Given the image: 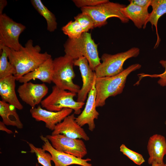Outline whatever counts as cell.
<instances>
[{"instance_id": "obj_1", "label": "cell", "mask_w": 166, "mask_h": 166, "mask_svg": "<svg viewBox=\"0 0 166 166\" xmlns=\"http://www.w3.org/2000/svg\"><path fill=\"white\" fill-rule=\"evenodd\" d=\"M7 49L8 60L16 70V73L14 76L16 81L33 71L48 59L52 58L51 55L46 52L41 53V47L38 45L34 46L31 39L28 40L25 46L22 45L18 50L8 47Z\"/></svg>"}, {"instance_id": "obj_2", "label": "cell", "mask_w": 166, "mask_h": 166, "mask_svg": "<svg viewBox=\"0 0 166 166\" xmlns=\"http://www.w3.org/2000/svg\"><path fill=\"white\" fill-rule=\"evenodd\" d=\"M141 65L136 63L128 66L121 73L112 77H97L95 86L96 90L97 107L105 104L106 100L121 93L125 87L127 77L132 72L139 69Z\"/></svg>"}, {"instance_id": "obj_3", "label": "cell", "mask_w": 166, "mask_h": 166, "mask_svg": "<svg viewBox=\"0 0 166 166\" xmlns=\"http://www.w3.org/2000/svg\"><path fill=\"white\" fill-rule=\"evenodd\" d=\"M65 54L74 60L81 57L88 60L90 67L94 71L101 62L99 56L98 45L92 38L90 33L83 32L76 39L68 38L64 44Z\"/></svg>"}, {"instance_id": "obj_4", "label": "cell", "mask_w": 166, "mask_h": 166, "mask_svg": "<svg viewBox=\"0 0 166 166\" xmlns=\"http://www.w3.org/2000/svg\"><path fill=\"white\" fill-rule=\"evenodd\" d=\"M73 62L74 60L65 54L53 60L52 82L61 89L77 93L81 88L73 81L75 76Z\"/></svg>"}, {"instance_id": "obj_5", "label": "cell", "mask_w": 166, "mask_h": 166, "mask_svg": "<svg viewBox=\"0 0 166 166\" xmlns=\"http://www.w3.org/2000/svg\"><path fill=\"white\" fill-rule=\"evenodd\" d=\"M140 53L138 48L133 47L115 54H103L101 58L102 62L94 70L97 77H112L119 74L124 69L123 66L124 62L130 58L136 57Z\"/></svg>"}, {"instance_id": "obj_6", "label": "cell", "mask_w": 166, "mask_h": 166, "mask_svg": "<svg viewBox=\"0 0 166 166\" xmlns=\"http://www.w3.org/2000/svg\"><path fill=\"white\" fill-rule=\"evenodd\" d=\"M76 93L61 89L55 85L52 87L51 93L43 100L40 104L42 107L53 112H58L65 108L74 111V113L80 114L85 102L74 101Z\"/></svg>"}, {"instance_id": "obj_7", "label": "cell", "mask_w": 166, "mask_h": 166, "mask_svg": "<svg viewBox=\"0 0 166 166\" xmlns=\"http://www.w3.org/2000/svg\"><path fill=\"white\" fill-rule=\"evenodd\" d=\"M126 5L109 1L100 5L93 7H84L81 8V12L89 15L93 19L95 28L100 27L107 23V19L111 17L119 18L124 23L128 22L129 20L123 16L121 9Z\"/></svg>"}, {"instance_id": "obj_8", "label": "cell", "mask_w": 166, "mask_h": 166, "mask_svg": "<svg viewBox=\"0 0 166 166\" xmlns=\"http://www.w3.org/2000/svg\"><path fill=\"white\" fill-rule=\"evenodd\" d=\"M26 29L25 26L14 21L5 14L0 15V46L19 50L22 46L19 37Z\"/></svg>"}, {"instance_id": "obj_9", "label": "cell", "mask_w": 166, "mask_h": 166, "mask_svg": "<svg viewBox=\"0 0 166 166\" xmlns=\"http://www.w3.org/2000/svg\"><path fill=\"white\" fill-rule=\"evenodd\" d=\"M53 147L57 150L83 158L87 154L85 144L81 139H73L63 135H47Z\"/></svg>"}, {"instance_id": "obj_10", "label": "cell", "mask_w": 166, "mask_h": 166, "mask_svg": "<svg viewBox=\"0 0 166 166\" xmlns=\"http://www.w3.org/2000/svg\"><path fill=\"white\" fill-rule=\"evenodd\" d=\"M48 91V88L44 83L34 84L31 82L23 83L17 89L20 99L31 108L41 103Z\"/></svg>"}, {"instance_id": "obj_11", "label": "cell", "mask_w": 166, "mask_h": 166, "mask_svg": "<svg viewBox=\"0 0 166 166\" xmlns=\"http://www.w3.org/2000/svg\"><path fill=\"white\" fill-rule=\"evenodd\" d=\"M40 138L43 142L42 148L51 154L52 161L54 162L55 166H68L73 164L93 166L91 164L88 163L91 160L90 158H80L69 154L58 151L53 147L46 136L41 135Z\"/></svg>"}, {"instance_id": "obj_12", "label": "cell", "mask_w": 166, "mask_h": 166, "mask_svg": "<svg viewBox=\"0 0 166 166\" xmlns=\"http://www.w3.org/2000/svg\"><path fill=\"white\" fill-rule=\"evenodd\" d=\"M73 110L71 109L65 108L58 112L51 111L43 109L39 105L37 107L31 108L30 112L36 121L44 122L45 127L53 131L56 125L70 115Z\"/></svg>"}, {"instance_id": "obj_13", "label": "cell", "mask_w": 166, "mask_h": 166, "mask_svg": "<svg viewBox=\"0 0 166 166\" xmlns=\"http://www.w3.org/2000/svg\"><path fill=\"white\" fill-rule=\"evenodd\" d=\"M94 81L92 88L88 94V98L85 107L83 111L77 117L75 121L81 127L88 124L89 129L93 131L95 128L94 120L98 118L99 113L96 108V90L95 88V80Z\"/></svg>"}, {"instance_id": "obj_14", "label": "cell", "mask_w": 166, "mask_h": 166, "mask_svg": "<svg viewBox=\"0 0 166 166\" xmlns=\"http://www.w3.org/2000/svg\"><path fill=\"white\" fill-rule=\"evenodd\" d=\"M74 114L69 115L57 124L51 135L62 134L72 138L89 140V137L84 129L76 121Z\"/></svg>"}, {"instance_id": "obj_15", "label": "cell", "mask_w": 166, "mask_h": 166, "mask_svg": "<svg viewBox=\"0 0 166 166\" xmlns=\"http://www.w3.org/2000/svg\"><path fill=\"white\" fill-rule=\"evenodd\" d=\"M73 63L74 65L79 67L83 81L82 86L77 93V101L85 102L96 76L85 57H81L74 60Z\"/></svg>"}, {"instance_id": "obj_16", "label": "cell", "mask_w": 166, "mask_h": 166, "mask_svg": "<svg viewBox=\"0 0 166 166\" xmlns=\"http://www.w3.org/2000/svg\"><path fill=\"white\" fill-rule=\"evenodd\" d=\"M147 149L149 157L148 163L149 164L155 162L164 163V157L166 155V140L163 136L155 134L150 137Z\"/></svg>"}, {"instance_id": "obj_17", "label": "cell", "mask_w": 166, "mask_h": 166, "mask_svg": "<svg viewBox=\"0 0 166 166\" xmlns=\"http://www.w3.org/2000/svg\"><path fill=\"white\" fill-rule=\"evenodd\" d=\"M16 77L11 75L0 79V95L2 100L19 110L23 107L18 98L15 91Z\"/></svg>"}, {"instance_id": "obj_18", "label": "cell", "mask_w": 166, "mask_h": 166, "mask_svg": "<svg viewBox=\"0 0 166 166\" xmlns=\"http://www.w3.org/2000/svg\"><path fill=\"white\" fill-rule=\"evenodd\" d=\"M121 12L124 16L131 20L138 29L145 28L150 14L148 9L130 3L121 8Z\"/></svg>"}, {"instance_id": "obj_19", "label": "cell", "mask_w": 166, "mask_h": 166, "mask_svg": "<svg viewBox=\"0 0 166 166\" xmlns=\"http://www.w3.org/2000/svg\"><path fill=\"white\" fill-rule=\"evenodd\" d=\"M53 72V60L51 58L35 70L20 77L17 81L24 83L32 80L38 79L44 83L50 84L52 82Z\"/></svg>"}, {"instance_id": "obj_20", "label": "cell", "mask_w": 166, "mask_h": 166, "mask_svg": "<svg viewBox=\"0 0 166 166\" xmlns=\"http://www.w3.org/2000/svg\"><path fill=\"white\" fill-rule=\"evenodd\" d=\"M16 109L9 103L0 101V116L6 125L15 126L18 129L23 128Z\"/></svg>"}, {"instance_id": "obj_21", "label": "cell", "mask_w": 166, "mask_h": 166, "mask_svg": "<svg viewBox=\"0 0 166 166\" xmlns=\"http://www.w3.org/2000/svg\"><path fill=\"white\" fill-rule=\"evenodd\" d=\"M150 6L152 10L149 14L148 22L151 23L152 29L153 26L155 27L157 38L154 48L156 49L158 46L161 41L158 33V22L159 18L166 14V0H151Z\"/></svg>"}, {"instance_id": "obj_22", "label": "cell", "mask_w": 166, "mask_h": 166, "mask_svg": "<svg viewBox=\"0 0 166 166\" xmlns=\"http://www.w3.org/2000/svg\"><path fill=\"white\" fill-rule=\"evenodd\" d=\"M30 2L37 11L45 19L48 31L50 32L54 31L57 28V24L54 14L43 4L41 0H31Z\"/></svg>"}, {"instance_id": "obj_23", "label": "cell", "mask_w": 166, "mask_h": 166, "mask_svg": "<svg viewBox=\"0 0 166 166\" xmlns=\"http://www.w3.org/2000/svg\"><path fill=\"white\" fill-rule=\"evenodd\" d=\"M0 79L11 75L14 76L16 69L8 60V53L6 47L0 46Z\"/></svg>"}, {"instance_id": "obj_24", "label": "cell", "mask_w": 166, "mask_h": 166, "mask_svg": "<svg viewBox=\"0 0 166 166\" xmlns=\"http://www.w3.org/2000/svg\"><path fill=\"white\" fill-rule=\"evenodd\" d=\"M30 148V152L34 153L37 156L38 163L43 166H52L51 161L52 157L51 154L42 148H38L33 144L27 142Z\"/></svg>"}, {"instance_id": "obj_25", "label": "cell", "mask_w": 166, "mask_h": 166, "mask_svg": "<svg viewBox=\"0 0 166 166\" xmlns=\"http://www.w3.org/2000/svg\"><path fill=\"white\" fill-rule=\"evenodd\" d=\"M61 30L63 33L70 39L80 38L84 32L80 24L76 21H70L63 26Z\"/></svg>"}, {"instance_id": "obj_26", "label": "cell", "mask_w": 166, "mask_h": 166, "mask_svg": "<svg viewBox=\"0 0 166 166\" xmlns=\"http://www.w3.org/2000/svg\"><path fill=\"white\" fill-rule=\"evenodd\" d=\"M74 18L80 24L84 32H88L89 30L95 28L93 19L86 13L81 12L75 16Z\"/></svg>"}, {"instance_id": "obj_27", "label": "cell", "mask_w": 166, "mask_h": 166, "mask_svg": "<svg viewBox=\"0 0 166 166\" xmlns=\"http://www.w3.org/2000/svg\"><path fill=\"white\" fill-rule=\"evenodd\" d=\"M120 149V152L136 165H140L145 162L141 154L129 149L125 144H122Z\"/></svg>"}, {"instance_id": "obj_28", "label": "cell", "mask_w": 166, "mask_h": 166, "mask_svg": "<svg viewBox=\"0 0 166 166\" xmlns=\"http://www.w3.org/2000/svg\"><path fill=\"white\" fill-rule=\"evenodd\" d=\"M159 63L165 69L163 73L160 74L152 75L142 73H140L138 75L140 80L145 77H150L152 78L159 77L160 79L157 81L158 84L162 87L166 86V60H161L160 61Z\"/></svg>"}, {"instance_id": "obj_29", "label": "cell", "mask_w": 166, "mask_h": 166, "mask_svg": "<svg viewBox=\"0 0 166 166\" xmlns=\"http://www.w3.org/2000/svg\"><path fill=\"white\" fill-rule=\"evenodd\" d=\"M108 0H73L75 6L81 8L87 7L95 6L106 2Z\"/></svg>"}, {"instance_id": "obj_30", "label": "cell", "mask_w": 166, "mask_h": 166, "mask_svg": "<svg viewBox=\"0 0 166 166\" xmlns=\"http://www.w3.org/2000/svg\"><path fill=\"white\" fill-rule=\"evenodd\" d=\"M128 1L130 3L148 9L149 6H150L151 0H130Z\"/></svg>"}, {"instance_id": "obj_31", "label": "cell", "mask_w": 166, "mask_h": 166, "mask_svg": "<svg viewBox=\"0 0 166 166\" xmlns=\"http://www.w3.org/2000/svg\"><path fill=\"white\" fill-rule=\"evenodd\" d=\"M2 121H0V130L6 132L8 134H11L13 133L12 131L8 129Z\"/></svg>"}, {"instance_id": "obj_32", "label": "cell", "mask_w": 166, "mask_h": 166, "mask_svg": "<svg viewBox=\"0 0 166 166\" xmlns=\"http://www.w3.org/2000/svg\"><path fill=\"white\" fill-rule=\"evenodd\" d=\"M7 4V2L6 0H0V15L3 14L2 13L3 10Z\"/></svg>"}, {"instance_id": "obj_33", "label": "cell", "mask_w": 166, "mask_h": 166, "mask_svg": "<svg viewBox=\"0 0 166 166\" xmlns=\"http://www.w3.org/2000/svg\"><path fill=\"white\" fill-rule=\"evenodd\" d=\"M151 165V166H166V164L164 162L162 163H159L154 162Z\"/></svg>"}, {"instance_id": "obj_34", "label": "cell", "mask_w": 166, "mask_h": 166, "mask_svg": "<svg viewBox=\"0 0 166 166\" xmlns=\"http://www.w3.org/2000/svg\"><path fill=\"white\" fill-rule=\"evenodd\" d=\"M35 166H38V164H37V163Z\"/></svg>"}, {"instance_id": "obj_35", "label": "cell", "mask_w": 166, "mask_h": 166, "mask_svg": "<svg viewBox=\"0 0 166 166\" xmlns=\"http://www.w3.org/2000/svg\"><path fill=\"white\" fill-rule=\"evenodd\" d=\"M165 124L166 125V120H165Z\"/></svg>"}]
</instances>
